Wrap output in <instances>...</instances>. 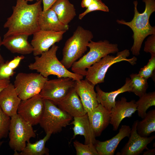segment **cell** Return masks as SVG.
Listing matches in <instances>:
<instances>
[{
  "mask_svg": "<svg viewBox=\"0 0 155 155\" xmlns=\"http://www.w3.org/2000/svg\"><path fill=\"white\" fill-rule=\"evenodd\" d=\"M131 128L129 125H122L119 132L110 140L104 142L96 140L94 144L98 155H113L120 142L125 137H129Z\"/></svg>",
  "mask_w": 155,
  "mask_h": 155,
  "instance_id": "obj_18",
  "label": "cell"
},
{
  "mask_svg": "<svg viewBox=\"0 0 155 155\" xmlns=\"http://www.w3.org/2000/svg\"><path fill=\"white\" fill-rule=\"evenodd\" d=\"M38 24L39 30H42L67 31L69 29V25L61 23L51 8L40 12L38 17Z\"/></svg>",
  "mask_w": 155,
  "mask_h": 155,
  "instance_id": "obj_19",
  "label": "cell"
},
{
  "mask_svg": "<svg viewBox=\"0 0 155 155\" xmlns=\"http://www.w3.org/2000/svg\"><path fill=\"white\" fill-rule=\"evenodd\" d=\"M11 118L9 144L14 152H20L24 149L30 139L35 137L36 135L32 126L18 114Z\"/></svg>",
  "mask_w": 155,
  "mask_h": 155,
  "instance_id": "obj_8",
  "label": "cell"
},
{
  "mask_svg": "<svg viewBox=\"0 0 155 155\" xmlns=\"http://www.w3.org/2000/svg\"><path fill=\"white\" fill-rule=\"evenodd\" d=\"M96 11L108 12L109 9L108 7L101 0H93L92 3L86 8L85 11L79 15L78 18L81 20L88 13Z\"/></svg>",
  "mask_w": 155,
  "mask_h": 155,
  "instance_id": "obj_31",
  "label": "cell"
},
{
  "mask_svg": "<svg viewBox=\"0 0 155 155\" xmlns=\"http://www.w3.org/2000/svg\"><path fill=\"white\" fill-rule=\"evenodd\" d=\"M93 38L92 32L78 26L73 35L66 41L63 49L60 61L67 69L81 58L88 49V45Z\"/></svg>",
  "mask_w": 155,
  "mask_h": 155,
  "instance_id": "obj_4",
  "label": "cell"
},
{
  "mask_svg": "<svg viewBox=\"0 0 155 155\" xmlns=\"http://www.w3.org/2000/svg\"><path fill=\"white\" fill-rule=\"evenodd\" d=\"M10 83V79H0V93Z\"/></svg>",
  "mask_w": 155,
  "mask_h": 155,
  "instance_id": "obj_36",
  "label": "cell"
},
{
  "mask_svg": "<svg viewBox=\"0 0 155 155\" xmlns=\"http://www.w3.org/2000/svg\"><path fill=\"white\" fill-rule=\"evenodd\" d=\"M2 40L0 36V47L2 45ZM5 60L3 57L1 55L0 53V64L3 63H5Z\"/></svg>",
  "mask_w": 155,
  "mask_h": 155,
  "instance_id": "obj_39",
  "label": "cell"
},
{
  "mask_svg": "<svg viewBox=\"0 0 155 155\" xmlns=\"http://www.w3.org/2000/svg\"><path fill=\"white\" fill-rule=\"evenodd\" d=\"M8 63V61L0 64V79H10L15 73Z\"/></svg>",
  "mask_w": 155,
  "mask_h": 155,
  "instance_id": "obj_33",
  "label": "cell"
},
{
  "mask_svg": "<svg viewBox=\"0 0 155 155\" xmlns=\"http://www.w3.org/2000/svg\"><path fill=\"white\" fill-rule=\"evenodd\" d=\"M48 80L39 73L20 72L13 85L18 96L23 100L39 94Z\"/></svg>",
  "mask_w": 155,
  "mask_h": 155,
  "instance_id": "obj_9",
  "label": "cell"
},
{
  "mask_svg": "<svg viewBox=\"0 0 155 155\" xmlns=\"http://www.w3.org/2000/svg\"><path fill=\"white\" fill-rule=\"evenodd\" d=\"M137 133L143 137H148L155 131V110L153 109L146 113L145 117L138 121L137 127Z\"/></svg>",
  "mask_w": 155,
  "mask_h": 155,
  "instance_id": "obj_26",
  "label": "cell"
},
{
  "mask_svg": "<svg viewBox=\"0 0 155 155\" xmlns=\"http://www.w3.org/2000/svg\"><path fill=\"white\" fill-rule=\"evenodd\" d=\"M130 54L129 50L126 49L118 52L116 56L109 54L105 56L87 69L86 79L94 85L104 82L106 72L113 64L123 61L132 65L136 64L137 58L135 57L127 58Z\"/></svg>",
  "mask_w": 155,
  "mask_h": 155,
  "instance_id": "obj_6",
  "label": "cell"
},
{
  "mask_svg": "<svg viewBox=\"0 0 155 155\" xmlns=\"http://www.w3.org/2000/svg\"><path fill=\"white\" fill-rule=\"evenodd\" d=\"M3 142H0V147L2 145V144H3Z\"/></svg>",
  "mask_w": 155,
  "mask_h": 155,
  "instance_id": "obj_41",
  "label": "cell"
},
{
  "mask_svg": "<svg viewBox=\"0 0 155 155\" xmlns=\"http://www.w3.org/2000/svg\"><path fill=\"white\" fill-rule=\"evenodd\" d=\"M28 35L18 34L3 37L2 45L13 53L22 55L33 53V48L28 41Z\"/></svg>",
  "mask_w": 155,
  "mask_h": 155,
  "instance_id": "obj_20",
  "label": "cell"
},
{
  "mask_svg": "<svg viewBox=\"0 0 155 155\" xmlns=\"http://www.w3.org/2000/svg\"><path fill=\"white\" fill-rule=\"evenodd\" d=\"M57 0H42L43 8L42 10L46 11L51 8L53 5Z\"/></svg>",
  "mask_w": 155,
  "mask_h": 155,
  "instance_id": "obj_35",
  "label": "cell"
},
{
  "mask_svg": "<svg viewBox=\"0 0 155 155\" xmlns=\"http://www.w3.org/2000/svg\"><path fill=\"white\" fill-rule=\"evenodd\" d=\"M75 82L69 77L48 80L39 94L43 99L49 100L57 104L74 87Z\"/></svg>",
  "mask_w": 155,
  "mask_h": 155,
  "instance_id": "obj_10",
  "label": "cell"
},
{
  "mask_svg": "<svg viewBox=\"0 0 155 155\" xmlns=\"http://www.w3.org/2000/svg\"><path fill=\"white\" fill-rule=\"evenodd\" d=\"M95 86L86 79L75 82L74 88L87 114L91 112L99 104L94 90Z\"/></svg>",
  "mask_w": 155,
  "mask_h": 155,
  "instance_id": "obj_14",
  "label": "cell"
},
{
  "mask_svg": "<svg viewBox=\"0 0 155 155\" xmlns=\"http://www.w3.org/2000/svg\"><path fill=\"white\" fill-rule=\"evenodd\" d=\"M11 121V117L5 114L0 107V140L7 137Z\"/></svg>",
  "mask_w": 155,
  "mask_h": 155,
  "instance_id": "obj_30",
  "label": "cell"
},
{
  "mask_svg": "<svg viewBox=\"0 0 155 155\" xmlns=\"http://www.w3.org/2000/svg\"><path fill=\"white\" fill-rule=\"evenodd\" d=\"M155 69V55H151L147 64L140 69L138 74L141 77L148 80L152 77Z\"/></svg>",
  "mask_w": 155,
  "mask_h": 155,
  "instance_id": "obj_32",
  "label": "cell"
},
{
  "mask_svg": "<svg viewBox=\"0 0 155 155\" xmlns=\"http://www.w3.org/2000/svg\"><path fill=\"white\" fill-rule=\"evenodd\" d=\"M89 51L72 65L71 70L75 73L84 76L86 75L87 69L105 56L119 52L118 45L110 43L107 40L94 42L91 40L88 45Z\"/></svg>",
  "mask_w": 155,
  "mask_h": 155,
  "instance_id": "obj_5",
  "label": "cell"
},
{
  "mask_svg": "<svg viewBox=\"0 0 155 155\" xmlns=\"http://www.w3.org/2000/svg\"><path fill=\"white\" fill-rule=\"evenodd\" d=\"M96 98L98 103L108 111H111L115 106L116 98L118 95L126 92H131V80L129 78H126L125 83L122 87L110 92H106L102 91L99 85L96 87Z\"/></svg>",
  "mask_w": 155,
  "mask_h": 155,
  "instance_id": "obj_21",
  "label": "cell"
},
{
  "mask_svg": "<svg viewBox=\"0 0 155 155\" xmlns=\"http://www.w3.org/2000/svg\"><path fill=\"white\" fill-rule=\"evenodd\" d=\"M44 109V99L39 94L28 99L22 100L17 114L32 126L39 124Z\"/></svg>",
  "mask_w": 155,
  "mask_h": 155,
  "instance_id": "obj_11",
  "label": "cell"
},
{
  "mask_svg": "<svg viewBox=\"0 0 155 155\" xmlns=\"http://www.w3.org/2000/svg\"><path fill=\"white\" fill-rule=\"evenodd\" d=\"M138 121L136 120L133 123L128 141L121 149L119 155H139L145 149H148L147 145L155 138V135L144 137L137 133L136 127Z\"/></svg>",
  "mask_w": 155,
  "mask_h": 155,
  "instance_id": "obj_13",
  "label": "cell"
},
{
  "mask_svg": "<svg viewBox=\"0 0 155 155\" xmlns=\"http://www.w3.org/2000/svg\"><path fill=\"white\" fill-rule=\"evenodd\" d=\"M135 100L127 102L125 97L116 101L115 106L111 111L110 124L114 131H117L123 119L130 117L137 111V105Z\"/></svg>",
  "mask_w": 155,
  "mask_h": 155,
  "instance_id": "obj_15",
  "label": "cell"
},
{
  "mask_svg": "<svg viewBox=\"0 0 155 155\" xmlns=\"http://www.w3.org/2000/svg\"><path fill=\"white\" fill-rule=\"evenodd\" d=\"M24 0L26 1H34V0L37 1H38L39 0Z\"/></svg>",
  "mask_w": 155,
  "mask_h": 155,
  "instance_id": "obj_40",
  "label": "cell"
},
{
  "mask_svg": "<svg viewBox=\"0 0 155 155\" xmlns=\"http://www.w3.org/2000/svg\"><path fill=\"white\" fill-rule=\"evenodd\" d=\"M51 8L60 21L65 24L68 25L76 15L74 5L69 0H57Z\"/></svg>",
  "mask_w": 155,
  "mask_h": 155,
  "instance_id": "obj_24",
  "label": "cell"
},
{
  "mask_svg": "<svg viewBox=\"0 0 155 155\" xmlns=\"http://www.w3.org/2000/svg\"><path fill=\"white\" fill-rule=\"evenodd\" d=\"M44 111L39 124L46 133L60 132L69 125L73 117L52 101L44 99Z\"/></svg>",
  "mask_w": 155,
  "mask_h": 155,
  "instance_id": "obj_7",
  "label": "cell"
},
{
  "mask_svg": "<svg viewBox=\"0 0 155 155\" xmlns=\"http://www.w3.org/2000/svg\"><path fill=\"white\" fill-rule=\"evenodd\" d=\"M73 118V120L71 123L73 125V138L78 135H83L85 139V144L92 143L94 145L97 140L87 114Z\"/></svg>",
  "mask_w": 155,
  "mask_h": 155,
  "instance_id": "obj_23",
  "label": "cell"
},
{
  "mask_svg": "<svg viewBox=\"0 0 155 155\" xmlns=\"http://www.w3.org/2000/svg\"><path fill=\"white\" fill-rule=\"evenodd\" d=\"M93 0H82L81 3V6L83 8H87L92 3Z\"/></svg>",
  "mask_w": 155,
  "mask_h": 155,
  "instance_id": "obj_37",
  "label": "cell"
},
{
  "mask_svg": "<svg viewBox=\"0 0 155 155\" xmlns=\"http://www.w3.org/2000/svg\"><path fill=\"white\" fill-rule=\"evenodd\" d=\"M57 105L60 109L73 117L87 114L74 87Z\"/></svg>",
  "mask_w": 155,
  "mask_h": 155,
  "instance_id": "obj_22",
  "label": "cell"
},
{
  "mask_svg": "<svg viewBox=\"0 0 155 155\" xmlns=\"http://www.w3.org/2000/svg\"><path fill=\"white\" fill-rule=\"evenodd\" d=\"M77 155H98L94 144H83L77 140L73 142Z\"/></svg>",
  "mask_w": 155,
  "mask_h": 155,
  "instance_id": "obj_29",
  "label": "cell"
},
{
  "mask_svg": "<svg viewBox=\"0 0 155 155\" xmlns=\"http://www.w3.org/2000/svg\"><path fill=\"white\" fill-rule=\"evenodd\" d=\"M58 48L54 44L48 50L42 53L40 57L35 56L34 62L28 65L29 69L36 70L45 78L53 75L58 78H70L75 81L83 79V76L71 72L59 60L56 55Z\"/></svg>",
  "mask_w": 155,
  "mask_h": 155,
  "instance_id": "obj_3",
  "label": "cell"
},
{
  "mask_svg": "<svg viewBox=\"0 0 155 155\" xmlns=\"http://www.w3.org/2000/svg\"><path fill=\"white\" fill-rule=\"evenodd\" d=\"M145 4L144 11L140 13L137 7L138 2L134 1V14L132 20L127 22L121 19L117 20V22L126 25L130 27L133 32V44L131 49L133 55L138 56L142 44L145 38L149 35L155 34V27L152 26L149 22V19L152 14L155 11V0H142Z\"/></svg>",
  "mask_w": 155,
  "mask_h": 155,
  "instance_id": "obj_2",
  "label": "cell"
},
{
  "mask_svg": "<svg viewBox=\"0 0 155 155\" xmlns=\"http://www.w3.org/2000/svg\"><path fill=\"white\" fill-rule=\"evenodd\" d=\"M66 32L39 30L35 32L30 43L33 48V55L38 56L48 50L56 43L62 40L63 35Z\"/></svg>",
  "mask_w": 155,
  "mask_h": 155,
  "instance_id": "obj_12",
  "label": "cell"
},
{
  "mask_svg": "<svg viewBox=\"0 0 155 155\" xmlns=\"http://www.w3.org/2000/svg\"><path fill=\"white\" fill-rule=\"evenodd\" d=\"M135 102L138 115L143 119L147 110L151 106H155V92L146 93Z\"/></svg>",
  "mask_w": 155,
  "mask_h": 155,
  "instance_id": "obj_27",
  "label": "cell"
},
{
  "mask_svg": "<svg viewBox=\"0 0 155 155\" xmlns=\"http://www.w3.org/2000/svg\"><path fill=\"white\" fill-rule=\"evenodd\" d=\"M52 134L50 133H46L42 139L34 143L28 142L22 151L20 152H14V155H49L48 149L45 146L46 142L50 138Z\"/></svg>",
  "mask_w": 155,
  "mask_h": 155,
  "instance_id": "obj_25",
  "label": "cell"
},
{
  "mask_svg": "<svg viewBox=\"0 0 155 155\" xmlns=\"http://www.w3.org/2000/svg\"><path fill=\"white\" fill-rule=\"evenodd\" d=\"M21 100L13 85L11 83L0 93V107L10 117L17 114Z\"/></svg>",
  "mask_w": 155,
  "mask_h": 155,
  "instance_id": "obj_16",
  "label": "cell"
},
{
  "mask_svg": "<svg viewBox=\"0 0 155 155\" xmlns=\"http://www.w3.org/2000/svg\"><path fill=\"white\" fill-rule=\"evenodd\" d=\"M144 51L155 55V34L150 35L147 38L145 43Z\"/></svg>",
  "mask_w": 155,
  "mask_h": 155,
  "instance_id": "obj_34",
  "label": "cell"
},
{
  "mask_svg": "<svg viewBox=\"0 0 155 155\" xmlns=\"http://www.w3.org/2000/svg\"><path fill=\"white\" fill-rule=\"evenodd\" d=\"M130 77L131 92L140 97L146 93L148 87L147 80L141 77L138 73H132Z\"/></svg>",
  "mask_w": 155,
  "mask_h": 155,
  "instance_id": "obj_28",
  "label": "cell"
},
{
  "mask_svg": "<svg viewBox=\"0 0 155 155\" xmlns=\"http://www.w3.org/2000/svg\"><path fill=\"white\" fill-rule=\"evenodd\" d=\"M143 155H155V148L148 149L143 153Z\"/></svg>",
  "mask_w": 155,
  "mask_h": 155,
  "instance_id": "obj_38",
  "label": "cell"
},
{
  "mask_svg": "<svg viewBox=\"0 0 155 155\" xmlns=\"http://www.w3.org/2000/svg\"><path fill=\"white\" fill-rule=\"evenodd\" d=\"M42 0L31 4L26 1L17 0L16 5L12 7V14L3 25L8 29L3 37L18 34L30 36L39 30L38 19L42 10Z\"/></svg>",
  "mask_w": 155,
  "mask_h": 155,
  "instance_id": "obj_1",
  "label": "cell"
},
{
  "mask_svg": "<svg viewBox=\"0 0 155 155\" xmlns=\"http://www.w3.org/2000/svg\"><path fill=\"white\" fill-rule=\"evenodd\" d=\"M111 111L99 104L87 114L91 127L96 137L100 136L110 123Z\"/></svg>",
  "mask_w": 155,
  "mask_h": 155,
  "instance_id": "obj_17",
  "label": "cell"
}]
</instances>
